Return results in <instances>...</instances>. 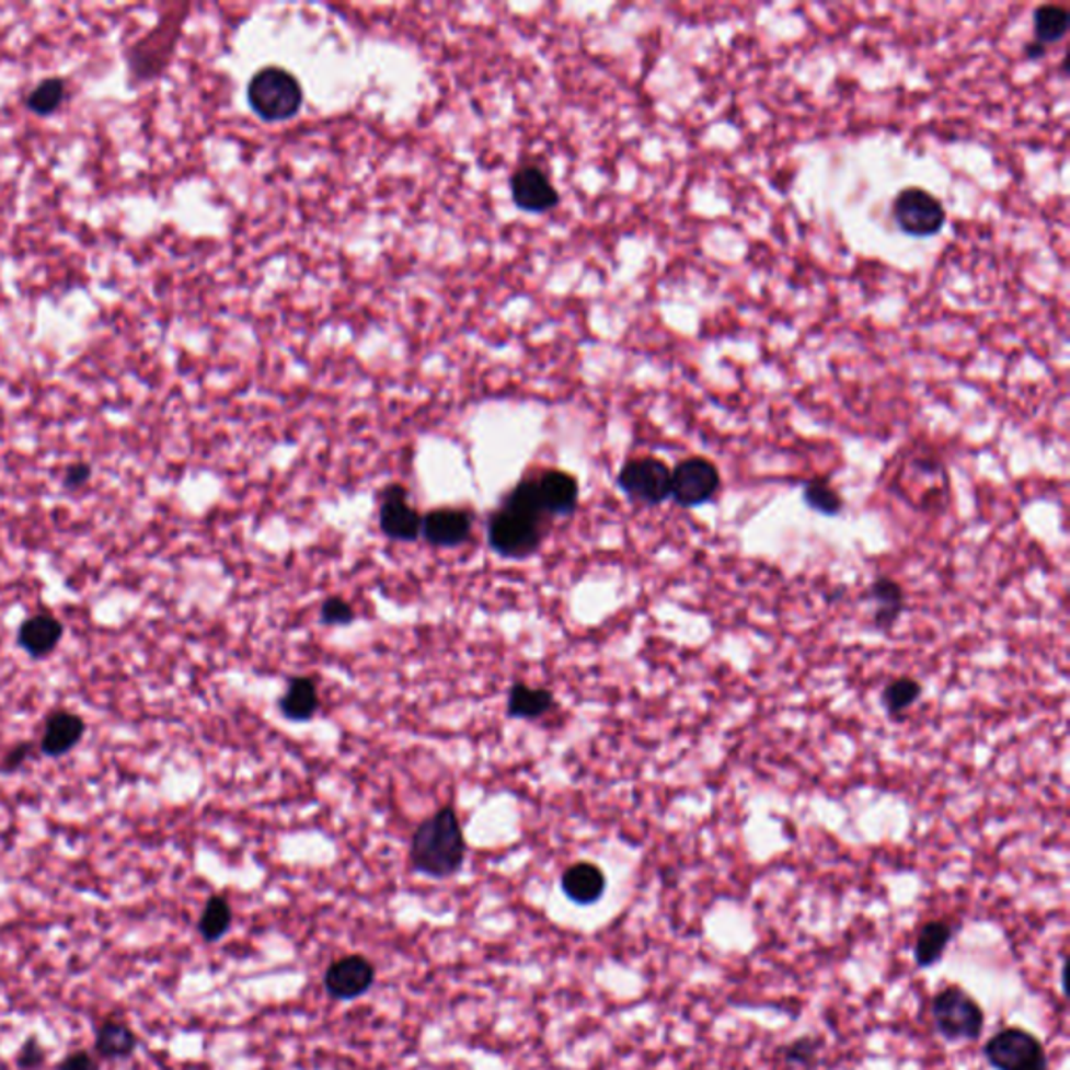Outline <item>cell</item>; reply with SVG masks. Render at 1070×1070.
Wrapping results in <instances>:
<instances>
[{"mask_svg":"<svg viewBox=\"0 0 1070 1070\" xmlns=\"http://www.w3.org/2000/svg\"><path fill=\"white\" fill-rule=\"evenodd\" d=\"M546 527V521L529 519L501 506L487 521V544L502 559L524 561L542 548Z\"/></svg>","mask_w":1070,"mask_h":1070,"instance_id":"3957f363","label":"cell"},{"mask_svg":"<svg viewBox=\"0 0 1070 1070\" xmlns=\"http://www.w3.org/2000/svg\"><path fill=\"white\" fill-rule=\"evenodd\" d=\"M893 218L899 230L910 237H933L945 225V207L929 191L910 186L893 202Z\"/></svg>","mask_w":1070,"mask_h":1070,"instance_id":"52a82bcc","label":"cell"},{"mask_svg":"<svg viewBox=\"0 0 1070 1070\" xmlns=\"http://www.w3.org/2000/svg\"><path fill=\"white\" fill-rule=\"evenodd\" d=\"M554 706V697L548 688H531L527 683H513L508 690L506 713L513 720H538Z\"/></svg>","mask_w":1070,"mask_h":1070,"instance_id":"d6986e66","label":"cell"},{"mask_svg":"<svg viewBox=\"0 0 1070 1070\" xmlns=\"http://www.w3.org/2000/svg\"><path fill=\"white\" fill-rule=\"evenodd\" d=\"M510 195L515 206L531 214H544L559 206L561 195L546 174L536 165H525L510 179Z\"/></svg>","mask_w":1070,"mask_h":1070,"instance_id":"8fae6325","label":"cell"},{"mask_svg":"<svg viewBox=\"0 0 1070 1070\" xmlns=\"http://www.w3.org/2000/svg\"><path fill=\"white\" fill-rule=\"evenodd\" d=\"M375 982V966L365 956H345L333 962L324 975V989L335 1000H356Z\"/></svg>","mask_w":1070,"mask_h":1070,"instance_id":"30bf717a","label":"cell"},{"mask_svg":"<svg viewBox=\"0 0 1070 1070\" xmlns=\"http://www.w3.org/2000/svg\"><path fill=\"white\" fill-rule=\"evenodd\" d=\"M1070 13L1067 7L1060 4H1042L1037 7L1033 15V32H1035V43L1039 45H1051L1065 38L1069 32Z\"/></svg>","mask_w":1070,"mask_h":1070,"instance_id":"44dd1931","label":"cell"},{"mask_svg":"<svg viewBox=\"0 0 1070 1070\" xmlns=\"http://www.w3.org/2000/svg\"><path fill=\"white\" fill-rule=\"evenodd\" d=\"M356 619L354 607L340 596H331L320 607V623L322 625H349Z\"/></svg>","mask_w":1070,"mask_h":1070,"instance_id":"4316f807","label":"cell"},{"mask_svg":"<svg viewBox=\"0 0 1070 1070\" xmlns=\"http://www.w3.org/2000/svg\"><path fill=\"white\" fill-rule=\"evenodd\" d=\"M66 94L68 84L64 78H46L25 94V107L36 115L55 114L64 105Z\"/></svg>","mask_w":1070,"mask_h":1070,"instance_id":"7402d4cb","label":"cell"},{"mask_svg":"<svg viewBox=\"0 0 1070 1070\" xmlns=\"http://www.w3.org/2000/svg\"><path fill=\"white\" fill-rule=\"evenodd\" d=\"M32 752V745L30 743H22V745H15L11 751L7 752L0 761V770L4 774H13L18 772L23 766V761L27 759V755Z\"/></svg>","mask_w":1070,"mask_h":1070,"instance_id":"f1b7e54d","label":"cell"},{"mask_svg":"<svg viewBox=\"0 0 1070 1070\" xmlns=\"http://www.w3.org/2000/svg\"><path fill=\"white\" fill-rule=\"evenodd\" d=\"M467 841L452 805L439 807L414 830L411 867L429 878H450L464 864Z\"/></svg>","mask_w":1070,"mask_h":1070,"instance_id":"6da1fadb","label":"cell"},{"mask_svg":"<svg viewBox=\"0 0 1070 1070\" xmlns=\"http://www.w3.org/2000/svg\"><path fill=\"white\" fill-rule=\"evenodd\" d=\"M956 929L947 920H931L927 922L913 943V962L918 968H931L945 954L947 945L952 943Z\"/></svg>","mask_w":1070,"mask_h":1070,"instance_id":"ac0fdd59","label":"cell"},{"mask_svg":"<svg viewBox=\"0 0 1070 1070\" xmlns=\"http://www.w3.org/2000/svg\"><path fill=\"white\" fill-rule=\"evenodd\" d=\"M720 483L717 467L706 458L692 456L671 471V496L680 506L694 508L711 501L717 494Z\"/></svg>","mask_w":1070,"mask_h":1070,"instance_id":"ba28073f","label":"cell"},{"mask_svg":"<svg viewBox=\"0 0 1070 1070\" xmlns=\"http://www.w3.org/2000/svg\"><path fill=\"white\" fill-rule=\"evenodd\" d=\"M1025 50L1026 57H1031V59H1039V57H1044V55H1046V46L1039 45V43H1035V41H1033L1031 45H1026Z\"/></svg>","mask_w":1070,"mask_h":1070,"instance_id":"d6a6232c","label":"cell"},{"mask_svg":"<svg viewBox=\"0 0 1070 1070\" xmlns=\"http://www.w3.org/2000/svg\"><path fill=\"white\" fill-rule=\"evenodd\" d=\"M920 692H922V688L916 680L899 678L885 688L883 701H885V706H887L890 715H899V713L908 711L920 699Z\"/></svg>","mask_w":1070,"mask_h":1070,"instance_id":"484cf974","label":"cell"},{"mask_svg":"<svg viewBox=\"0 0 1070 1070\" xmlns=\"http://www.w3.org/2000/svg\"><path fill=\"white\" fill-rule=\"evenodd\" d=\"M870 598L876 602V611H874V623L878 628H890L899 615L904 611V602H906V596H904V588L888 579V577H881L872 584L870 588Z\"/></svg>","mask_w":1070,"mask_h":1070,"instance_id":"ffe728a7","label":"cell"},{"mask_svg":"<svg viewBox=\"0 0 1070 1070\" xmlns=\"http://www.w3.org/2000/svg\"><path fill=\"white\" fill-rule=\"evenodd\" d=\"M818 1048H820V1042L814 1039V1037H803V1039H797L795 1044H791L789 1048L784 1049V1058L786 1062L791 1065H797V1067H807L816 1054H818Z\"/></svg>","mask_w":1070,"mask_h":1070,"instance_id":"83f0119b","label":"cell"},{"mask_svg":"<svg viewBox=\"0 0 1070 1070\" xmlns=\"http://www.w3.org/2000/svg\"><path fill=\"white\" fill-rule=\"evenodd\" d=\"M319 709V688L317 680L310 676L291 678L285 694L278 699V711L289 722H310Z\"/></svg>","mask_w":1070,"mask_h":1070,"instance_id":"e0dca14e","label":"cell"},{"mask_svg":"<svg viewBox=\"0 0 1070 1070\" xmlns=\"http://www.w3.org/2000/svg\"><path fill=\"white\" fill-rule=\"evenodd\" d=\"M933 1021L947 1042H973L985 1028L982 1008L959 985H950L934 996Z\"/></svg>","mask_w":1070,"mask_h":1070,"instance_id":"277c9868","label":"cell"},{"mask_svg":"<svg viewBox=\"0 0 1070 1070\" xmlns=\"http://www.w3.org/2000/svg\"><path fill=\"white\" fill-rule=\"evenodd\" d=\"M536 487L548 517H569L575 513L579 502V485L577 479L569 473L556 469L544 471L536 479Z\"/></svg>","mask_w":1070,"mask_h":1070,"instance_id":"4fadbf2b","label":"cell"},{"mask_svg":"<svg viewBox=\"0 0 1070 1070\" xmlns=\"http://www.w3.org/2000/svg\"><path fill=\"white\" fill-rule=\"evenodd\" d=\"M473 531V515L462 508H435L423 517L421 536L427 544L456 548L464 544Z\"/></svg>","mask_w":1070,"mask_h":1070,"instance_id":"7c38bea8","label":"cell"},{"mask_svg":"<svg viewBox=\"0 0 1070 1070\" xmlns=\"http://www.w3.org/2000/svg\"><path fill=\"white\" fill-rule=\"evenodd\" d=\"M59 1070H99V1062L87 1051H73L71 1056L64 1058Z\"/></svg>","mask_w":1070,"mask_h":1070,"instance_id":"1f68e13d","label":"cell"},{"mask_svg":"<svg viewBox=\"0 0 1070 1070\" xmlns=\"http://www.w3.org/2000/svg\"><path fill=\"white\" fill-rule=\"evenodd\" d=\"M91 475V464H87V462H76V464H71V467H69L68 473H66V487H69V490H78V487H82V485H87V483H89Z\"/></svg>","mask_w":1070,"mask_h":1070,"instance_id":"4dcf8cb0","label":"cell"},{"mask_svg":"<svg viewBox=\"0 0 1070 1070\" xmlns=\"http://www.w3.org/2000/svg\"><path fill=\"white\" fill-rule=\"evenodd\" d=\"M248 101L264 122H287L299 114L303 91L291 71L268 66L251 78Z\"/></svg>","mask_w":1070,"mask_h":1070,"instance_id":"7a4b0ae2","label":"cell"},{"mask_svg":"<svg viewBox=\"0 0 1070 1070\" xmlns=\"http://www.w3.org/2000/svg\"><path fill=\"white\" fill-rule=\"evenodd\" d=\"M617 485L632 501L655 506L671 496V469L655 456L634 458L619 471Z\"/></svg>","mask_w":1070,"mask_h":1070,"instance_id":"8992f818","label":"cell"},{"mask_svg":"<svg viewBox=\"0 0 1070 1070\" xmlns=\"http://www.w3.org/2000/svg\"><path fill=\"white\" fill-rule=\"evenodd\" d=\"M43 1060H45V1049L38 1046L36 1039H30L20 1051V1067L22 1069H36L43 1065Z\"/></svg>","mask_w":1070,"mask_h":1070,"instance_id":"f546056e","label":"cell"},{"mask_svg":"<svg viewBox=\"0 0 1070 1070\" xmlns=\"http://www.w3.org/2000/svg\"><path fill=\"white\" fill-rule=\"evenodd\" d=\"M137 1048V1035L124 1023H105L96 1037V1051L103 1058H128Z\"/></svg>","mask_w":1070,"mask_h":1070,"instance_id":"603a6c76","label":"cell"},{"mask_svg":"<svg viewBox=\"0 0 1070 1070\" xmlns=\"http://www.w3.org/2000/svg\"><path fill=\"white\" fill-rule=\"evenodd\" d=\"M230 922H232V910H230L227 897L214 895L207 901L206 910L202 913L199 933L206 941L214 943V941L225 936V933L230 929Z\"/></svg>","mask_w":1070,"mask_h":1070,"instance_id":"d4e9b609","label":"cell"},{"mask_svg":"<svg viewBox=\"0 0 1070 1070\" xmlns=\"http://www.w3.org/2000/svg\"><path fill=\"white\" fill-rule=\"evenodd\" d=\"M803 501L820 515L835 517L843 510V498L841 494L830 485L826 478L809 479L803 487Z\"/></svg>","mask_w":1070,"mask_h":1070,"instance_id":"cb8c5ba5","label":"cell"},{"mask_svg":"<svg viewBox=\"0 0 1070 1070\" xmlns=\"http://www.w3.org/2000/svg\"><path fill=\"white\" fill-rule=\"evenodd\" d=\"M64 638V623L50 613L25 619L18 632V644L32 659H45Z\"/></svg>","mask_w":1070,"mask_h":1070,"instance_id":"5bb4252c","label":"cell"},{"mask_svg":"<svg viewBox=\"0 0 1070 1070\" xmlns=\"http://www.w3.org/2000/svg\"><path fill=\"white\" fill-rule=\"evenodd\" d=\"M985 1058L996 1070H1049L1044 1044L1025 1028L1010 1026L998 1031L985 1044Z\"/></svg>","mask_w":1070,"mask_h":1070,"instance_id":"5b68a950","label":"cell"},{"mask_svg":"<svg viewBox=\"0 0 1070 1070\" xmlns=\"http://www.w3.org/2000/svg\"><path fill=\"white\" fill-rule=\"evenodd\" d=\"M409 492L404 485H388L381 492L379 504V527L383 536L393 542H414L421 536L423 517L406 502Z\"/></svg>","mask_w":1070,"mask_h":1070,"instance_id":"9c48e42d","label":"cell"},{"mask_svg":"<svg viewBox=\"0 0 1070 1070\" xmlns=\"http://www.w3.org/2000/svg\"><path fill=\"white\" fill-rule=\"evenodd\" d=\"M563 893L577 906H592L607 888V878L598 865L579 862L565 870L561 878Z\"/></svg>","mask_w":1070,"mask_h":1070,"instance_id":"2e32d148","label":"cell"},{"mask_svg":"<svg viewBox=\"0 0 1070 1070\" xmlns=\"http://www.w3.org/2000/svg\"><path fill=\"white\" fill-rule=\"evenodd\" d=\"M84 720L71 711H55L46 720L45 734L41 738V751L46 757L68 755L84 736Z\"/></svg>","mask_w":1070,"mask_h":1070,"instance_id":"9a60e30c","label":"cell"}]
</instances>
